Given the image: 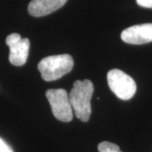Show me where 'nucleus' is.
I'll use <instances>...</instances> for the list:
<instances>
[{
  "label": "nucleus",
  "mask_w": 152,
  "mask_h": 152,
  "mask_svg": "<svg viewBox=\"0 0 152 152\" xmlns=\"http://www.w3.org/2000/svg\"><path fill=\"white\" fill-rule=\"evenodd\" d=\"M94 86L90 80H76L69 94V102L76 118L82 122H87L91 114V101Z\"/></svg>",
  "instance_id": "1"
},
{
  "label": "nucleus",
  "mask_w": 152,
  "mask_h": 152,
  "mask_svg": "<svg viewBox=\"0 0 152 152\" xmlns=\"http://www.w3.org/2000/svg\"><path fill=\"white\" fill-rule=\"evenodd\" d=\"M74 67V60L69 54L48 56L42 59L37 65L42 78L45 81H53L69 73Z\"/></svg>",
  "instance_id": "2"
},
{
  "label": "nucleus",
  "mask_w": 152,
  "mask_h": 152,
  "mask_svg": "<svg viewBox=\"0 0 152 152\" xmlns=\"http://www.w3.org/2000/svg\"><path fill=\"white\" fill-rule=\"evenodd\" d=\"M107 83L111 91L121 100H129L136 92L134 79L120 69H112L107 73Z\"/></svg>",
  "instance_id": "3"
},
{
  "label": "nucleus",
  "mask_w": 152,
  "mask_h": 152,
  "mask_svg": "<svg viewBox=\"0 0 152 152\" xmlns=\"http://www.w3.org/2000/svg\"><path fill=\"white\" fill-rule=\"evenodd\" d=\"M52 112L55 118L62 122H70L73 119L72 108L69 94L64 89H50L46 91Z\"/></svg>",
  "instance_id": "4"
},
{
  "label": "nucleus",
  "mask_w": 152,
  "mask_h": 152,
  "mask_svg": "<svg viewBox=\"0 0 152 152\" xmlns=\"http://www.w3.org/2000/svg\"><path fill=\"white\" fill-rule=\"evenodd\" d=\"M5 42L10 48L9 60L11 64L15 66L24 65L27 61L29 55L30 40L28 38H21L18 33H12L6 37Z\"/></svg>",
  "instance_id": "5"
},
{
  "label": "nucleus",
  "mask_w": 152,
  "mask_h": 152,
  "mask_svg": "<svg viewBox=\"0 0 152 152\" xmlns=\"http://www.w3.org/2000/svg\"><path fill=\"white\" fill-rule=\"evenodd\" d=\"M121 39L126 43L134 45L151 42L152 24H141L127 28L121 33Z\"/></svg>",
  "instance_id": "6"
},
{
  "label": "nucleus",
  "mask_w": 152,
  "mask_h": 152,
  "mask_svg": "<svg viewBox=\"0 0 152 152\" xmlns=\"http://www.w3.org/2000/svg\"><path fill=\"white\" fill-rule=\"evenodd\" d=\"M68 0H31L28 5V12L34 17L48 15L59 10Z\"/></svg>",
  "instance_id": "7"
},
{
  "label": "nucleus",
  "mask_w": 152,
  "mask_h": 152,
  "mask_svg": "<svg viewBox=\"0 0 152 152\" xmlns=\"http://www.w3.org/2000/svg\"><path fill=\"white\" fill-rule=\"evenodd\" d=\"M99 152H122L118 145L108 141H103L98 145Z\"/></svg>",
  "instance_id": "8"
},
{
  "label": "nucleus",
  "mask_w": 152,
  "mask_h": 152,
  "mask_svg": "<svg viewBox=\"0 0 152 152\" xmlns=\"http://www.w3.org/2000/svg\"><path fill=\"white\" fill-rule=\"evenodd\" d=\"M0 152H14L10 145H8L2 138H0Z\"/></svg>",
  "instance_id": "9"
},
{
  "label": "nucleus",
  "mask_w": 152,
  "mask_h": 152,
  "mask_svg": "<svg viewBox=\"0 0 152 152\" xmlns=\"http://www.w3.org/2000/svg\"><path fill=\"white\" fill-rule=\"evenodd\" d=\"M136 2L143 8L152 9V0H136Z\"/></svg>",
  "instance_id": "10"
}]
</instances>
